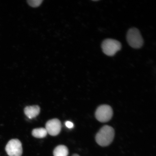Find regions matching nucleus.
I'll list each match as a JSON object with an SVG mask.
<instances>
[{
    "mask_svg": "<svg viewBox=\"0 0 156 156\" xmlns=\"http://www.w3.org/2000/svg\"><path fill=\"white\" fill-rule=\"evenodd\" d=\"M115 130L112 127L103 126L95 136V140L99 145L103 147L108 146L112 143L115 136Z\"/></svg>",
    "mask_w": 156,
    "mask_h": 156,
    "instance_id": "nucleus-1",
    "label": "nucleus"
},
{
    "mask_svg": "<svg viewBox=\"0 0 156 156\" xmlns=\"http://www.w3.org/2000/svg\"><path fill=\"white\" fill-rule=\"evenodd\" d=\"M126 40L132 48H140L144 44V40L140 31L137 28H132L128 31Z\"/></svg>",
    "mask_w": 156,
    "mask_h": 156,
    "instance_id": "nucleus-2",
    "label": "nucleus"
},
{
    "mask_svg": "<svg viewBox=\"0 0 156 156\" xmlns=\"http://www.w3.org/2000/svg\"><path fill=\"white\" fill-rule=\"evenodd\" d=\"M103 53L107 56H114L121 50L122 44L118 41L112 39H106L103 41L101 44Z\"/></svg>",
    "mask_w": 156,
    "mask_h": 156,
    "instance_id": "nucleus-3",
    "label": "nucleus"
},
{
    "mask_svg": "<svg viewBox=\"0 0 156 156\" xmlns=\"http://www.w3.org/2000/svg\"><path fill=\"white\" fill-rule=\"evenodd\" d=\"M113 115L112 107L108 105H102L98 107L95 112L97 119L101 122H106L112 119Z\"/></svg>",
    "mask_w": 156,
    "mask_h": 156,
    "instance_id": "nucleus-4",
    "label": "nucleus"
},
{
    "mask_svg": "<svg viewBox=\"0 0 156 156\" xmlns=\"http://www.w3.org/2000/svg\"><path fill=\"white\" fill-rule=\"evenodd\" d=\"M9 156H21L23 154L22 144L18 139H12L8 142L5 148Z\"/></svg>",
    "mask_w": 156,
    "mask_h": 156,
    "instance_id": "nucleus-5",
    "label": "nucleus"
},
{
    "mask_svg": "<svg viewBox=\"0 0 156 156\" xmlns=\"http://www.w3.org/2000/svg\"><path fill=\"white\" fill-rule=\"evenodd\" d=\"M62 125L60 121L57 119L48 120L46 124V129L48 133L52 136L58 135L61 131Z\"/></svg>",
    "mask_w": 156,
    "mask_h": 156,
    "instance_id": "nucleus-6",
    "label": "nucleus"
},
{
    "mask_svg": "<svg viewBox=\"0 0 156 156\" xmlns=\"http://www.w3.org/2000/svg\"><path fill=\"white\" fill-rule=\"evenodd\" d=\"M25 115L29 119L36 118L40 112V108L37 105L27 106L24 108Z\"/></svg>",
    "mask_w": 156,
    "mask_h": 156,
    "instance_id": "nucleus-7",
    "label": "nucleus"
},
{
    "mask_svg": "<svg viewBox=\"0 0 156 156\" xmlns=\"http://www.w3.org/2000/svg\"><path fill=\"white\" fill-rule=\"evenodd\" d=\"M69 151L65 145H58L55 148L53 151L54 156H68Z\"/></svg>",
    "mask_w": 156,
    "mask_h": 156,
    "instance_id": "nucleus-8",
    "label": "nucleus"
},
{
    "mask_svg": "<svg viewBox=\"0 0 156 156\" xmlns=\"http://www.w3.org/2000/svg\"><path fill=\"white\" fill-rule=\"evenodd\" d=\"M48 132L45 128H40L34 129L32 132V134L34 137L41 138L46 137L47 135Z\"/></svg>",
    "mask_w": 156,
    "mask_h": 156,
    "instance_id": "nucleus-9",
    "label": "nucleus"
},
{
    "mask_svg": "<svg viewBox=\"0 0 156 156\" xmlns=\"http://www.w3.org/2000/svg\"><path fill=\"white\" fill-rule=\"evenodd\" d=\"M42 1H28V4L31 7H36L40 6L42 3Z\"/></svg>",
    "mask_w": 156,
    "mask_h": 156,
    "instance_id": "nucleus-10",
    "label": "nucleus"
},
{
    "mask_svg": "<svg viewBox=\"0 0 156 156\" xmlns=\"http://www.w3.org/2000/svg\"><path fill=\"white\" fill-rule=\"evenodd\" d=\"M66 125L67 127L69 128H72L73 127V124L71 122L67 121L66 122Z\"/></svg>",
    "mask_w": 156,
    "mask_h": 156,
    "instance_id": "nucleus-11",
    "label": "nucleus"
},
{
    "mask_svg": "<svg viewBox=\"0 0 156 156\" xmlns=\"http://www.w3.org/2000/svg\"><path fill=\"white\" fill-rule=\"evenodd\" d=\"M72 156H80V155H78L77 154H74Z\"/></svg>",
    "mask_w": 156,
    "mask_h": 156,
    "instance_id": "nucleus-12",
    "label": "nucleus"
}]
</instances>
